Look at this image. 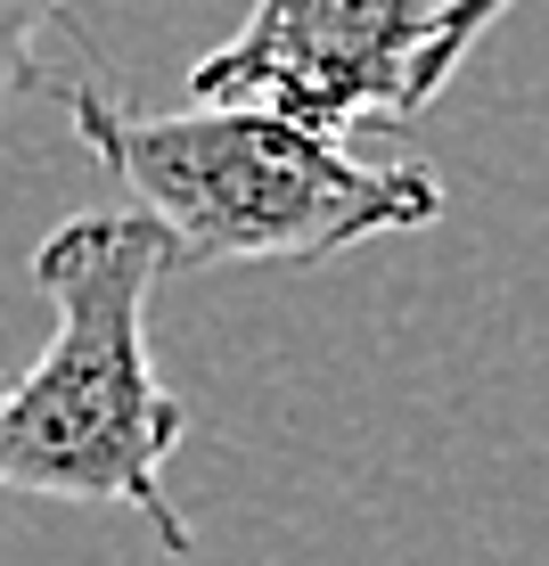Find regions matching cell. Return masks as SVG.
Returning <instances> with one entry per match:
<instances>
[{"label": "cell", "mask_w": 549, "mask_h": 566, "mask_svg": "<svg viewBox=\"0 0 549 566\" xmlns=\"http://www.w3.org/2000/svg\"><path fill=\"white\" fill-rule=\"evenodd\" d=\"M165 271L172 239L148 213H74L42 239L33 280L57 328L25 378L0 386V493L140 510L181 558L189 525L165 493V468L189 436V402L148 361V296Z\"/></svg>", "instance_id": "6da1fadb"}, {"label": "cell", "mask_w": 549, "mask_h": 566, "mask_svg": "<svg viewBox=\"0 0 549 566\" xmlns=\"http://www.w3.org/2000/svg\"><path fill=\"white\" fill-rule=\"evenodd\" d=\"M517 0H435V33H426V50H419V66H410V91H402V115H419L435 91L460 74V57L484 42V25L493 17H508Z\"/></svg>", "instance_id": "277c9868"}, {"label": "cell", "mask_w": 549, "mask_h": 566, "mask_svg": "<svg viewBox=\"0 0 549 566\" xmlns=\"http://www.w3.org/2000/svg\"><path fill=\"white\" fill-rule=\"evenodd\" d=\"M50 17H66V0H0V107L42 83L33 74V42H42Z\"/></svg>", "instance_id": "5b68a950"}, {"label": "cell", "mask_w": 549, "mask_h": 566, "mask_svg": "<svg viewBox=\"0 0 549 566\" xmlns=\"http://www.w3.org/2000/svg\"><path fill=\"white\" fill-rule=\"evenodd\" d=\"M435 0H254L222 50L189 66L198 107H263L345 140L361 115H402Z\"/></svg>", "instance_id": "3957f363"}, {"label": "cell", "mask_w": 549, "mask_h": 566, "mask_svg": "<svg viewBox=\"0 0 549 566\" xmlns=\"http://www.w3.org/2000/svg\"><path fill=\"white\" fill-rule=\"evenodd\" d=\"M66 115L172 239V263H328L443 213V181L426 165H369L345 140L263 107L140 115L99 83H74Z\"/></svg>", "instance_id": "7a4b0ae2"}]
</instances>
